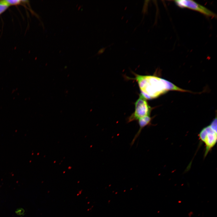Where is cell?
<instances>
[{
    "mask_svg": "<svg viewBox=\"0 0 217 217\" xmlns=\"http://www.w3.org/2000/svg\"><path fill=\"white\" fill-rule=\"evenodd\" d=\"M4 2L9 6L12 5H16L20 4L22 1L20 0H4Z\"/></svg>",
    "mask_w": 217,
    "mask_h": 217,
    "instance_id": "7",
    "label": "cell"
},
{
    "mask_svg": "<svg viewBox=\"0 0 217 217\" xmlns=\"http://www.w3.org/2000/svg\"><path fill=\"white\" fill-rule=\"evenodd\" d=\"M134 78L126 77L135 80L138 85L141 93L146 99L155 98L169 90L186 91L165 79L153 75H143L134 72Z\"/></svg>",
    "mask_w": 217,
    "mask_h": 217,
    "instance_id": "1",
    "label": "cell"
},
{
    "mask_svg": "<svg viewBox=\"0 0 217 217\" xmlns=\"http://www.w3.org/2000/svg\"><path fill=\"white\" fill-rule=\"evenodd\" d=\"M176 5L181 8H187L199 12L209 17H216V15L205 7L191 0H178L174 1Z\"/></svg>",
    "mask_w": 217,
    "mask_h": 217,
    "instance_id": "4",
    "label": "cell"
},
{
    "mask_svg": "<svg viewBox=\"0 0 217 217\" xmlns=\"http://www.w3.org/2000/svg\"><path fill=\"white\" fill-rule=\"evenodd\" d=\"M9 6L6 4L4 0L0 1V15L4 12Z\"/></svg>",
    "mask_w": 217,
    "mask_h": 217,
    "instance_id": "6",
    "label": "cell"
},
{
    "mask_svg": "<svg viewBox=\"0 0 217 217\" xmlns=\"http://www.w3.org/2000/svg\"><path fill=\"white\" fill-rule=\"evenodd\" d=\"M200 140L205 144L204 157L215 145L217 139V119L216 118L209 125L203 128L198 134Z\"/></svg>",
    "mask_w": 217,
    "mask_h": 217,
    "instance_id": "2",
    "label": "cell"
},
{
    "mask_svg": "<svg viewBox=\"0 0 217 217\" xmlns=\"http://www.w3.org/2000/svg\"><path fill=\"white\" fill-rule=\"evenodd\" d=\"M146 100L142 94H139L138 99L134 103V112L127 118V123L137 121L142 118L150 116L152 108Z\"/></svg>",
    "mask_w": 217,
    "mask_h": 217,
    "instance_id": "3",
    "label": "cell"
},
{
    "mask_svg": "<svg viewBox=\"0 0 217 217\" xmlns=\"http://www.w3.org/2000/svg\"><path fill=\"white\" fill-rule=\"evenodd\" d=\"M152 118L150 116H145L139 119L137 121L140 127L139 129L133 139L131 145L132 146L140 135L142 130L146 126L149 125L151 123Z\"/></svg>",
    "mask_w": 217,
    "mask_h": 217,
    "instance_id": "5",
    "label": "cell"
}]
</instances>
